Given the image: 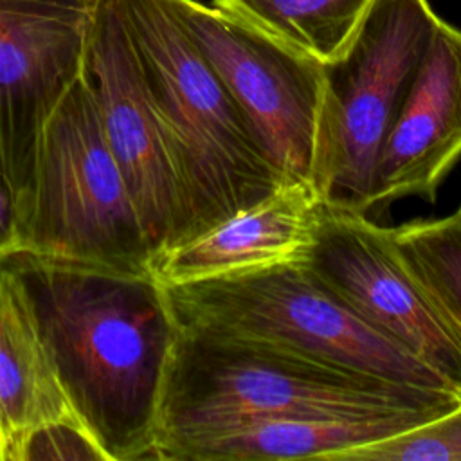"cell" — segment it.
<instances>
[{
	"label": "cell",
	"mask_w": 461,
	"mask_h": 461,
	"mask_svg": "<svg viewBox=\"0 0 461 461\" xmlns=\"http://www.w3.org/2000/svg\"><path fill=\"white\" fill-rule=\"evenodd\" d=\"M20 281L61 389L106 461L153 457L175 319L151 270L50 258H0Z\"/></svg>",
	"instance_id": "1"
},
{
	"label": "cell",
	"mask_w": 461,
	"mask_h": 461,
	"mask_svg": "<svg viewBox=\"0 0 461 461\" xmlns=\"http://www.w3.org/2000/svg\"><path fill=\"white\" fill-rule=\"evenodd\" d=\"M457 403L461 400L450 393L398 385L265 340L175 319L151 459L171 461L175 450L193 439L252 421L391 414Z\"/></svg>",
	"instance_id": "2"
},
{
	"label": "cell",
	"mask_w": 461,
	"mask_h": 461,
	"mask_svg": "<svg viewBox=\"0 0 461 461\" xmlns=\"http://www.w3.org/2000/svg\"><path fill=\"white\" fill-rule=\"evenodd\" d=\"M121 5L176 166L189 241L286 180L171 0H121Z\"/></svg>",
	"instance_id": "3"
},
{
	"label": "cell",
	"mask_w": 461,
	"mask_h": 461,
	"mask_svg": "<svg viewBox=\"0 0 461 461\" xmlns=\"http://www.w3.org/2000/svg\"><path fill=\"white\" fill-rule=\"evenodd\" d=\"M164 292L180 322L265 340L398 385L456 394L423 362L322 288L299 259L164 285Z\"/></svg>",
	"instance_id": "4"
},
{
	"label": "cell",
	"mask_w": 461,
	"mask_h": 461,
	"mask_svg": "<svg viewBox=\"0 0 461 461\" xmlns=\"http://www.w3.org/2000/svg\"><path fill=\"white\" fill-rule=\"evenodd\" d=\"M18 249L151 270L153 254L144 227L106 144L83 74L41 131L31 187L20 211Z\"/></svg>",
	"instance_id": "5"
},
{
	"label": "cell",
	"mask_w": 461,
	"mask_h": 461,
	"mask_svg": "<svg viewBox=\"0 0 461 461\" xmlns=\"http://www.w3.org/2000/svg\"><path fill=\"white\" fill-rule=\"evenodd\" d=\"M439 20L429 0H375L346 54L324 65L313 176L324 203L369 214L382 144Z\"/></svg>",
	"instance_id": "6"
},
{
	"label": "cell",
	"mask_w": 461,
	"mask_h": 461,
	"mask_svg": "<svg viewBox=\"0 0 461 461\" xmlns=\"http://www.w3.org/2000/svg\"><path fill=\"white\" fill-rule=\"evenodd\" d=\"M306 272L461 398V331L403 263L391 229L321 202Z\"/></svg>",
	"instance_id": "7"
},
{
	"label": "cell",
	"mask_w": 461,
	"mask_h": 461,
	"mask_svg": "<svg viewBox=\"0 0 461 461\" xmlns=\"http://www.w3.org/2000/svg\"><path fill=\"white\" fill-rule=\"evenodd\" d=\"M171 4L285 180L313 185L324 65L216 5Z\"/></svg>",
	"instance_id": "8"
},
{
	"label": "cell",
	"mask_w": 461,
	"mask_h": 461,
	"mask_svg": "<svg viewBox=\"0 0 461 461\" xmlns=\"http://www.w3.org/2000/svg\"><path fill=\"white\" fill-rule=\"evenodd\" d=\"M83 76L155 261L185 241L187 212L171 148L149 97L121 0H97Z\"/></svg>",
	"instance_id": "9"
},
{
	"label": "cell",
	"mask_w": 461,
	"mask_h": 461,
	"mask_svg": "<svg viewBox=\"0 0 461 461\" xmlns=\"http://www.w3.org/2000/svg\"><path fill=\"white\" fill-rule=\"evenodd\" d=\"M97 0H0V167L20 211L41 131L81 77Z\"/></svg>",
	"instance_id": "10"
},
{
	"label": "cell",
	"mask_w": 461,
	"mask_h": 461,
	"mask_svg": "<svg viewBox=\"0 0 461 461\" xmlns=\"http://www.w3.org/2000/svg\"><path fill=\"white\" fill-rule=\"evenodd\" d=\"M461 158V29L439 20L376 164L367 218H382L394 200L436 202Z\"/></svg>",
	"instance_id": "11"
},
{
	"label": "cell",
	"mask_w": 461,
	"mask_h": 461,
	"mask_svg": "<svg viewBox=\"0 0 461 461\" xmlns=\"http://www.w3.org/2000/svg\"><path fill=\"white\" fill-rule=\"evenodd\" d=\"M321 198L313 185L286 182L249 209L164 252L153 274L164 285L221 277L303 258Z\"/></svg>",
	"instance_id": "12"
},
{
	"label": "cell",
	"mask_w": 461,
	"mask_h": 461,
	"mask_svg": "<svg viewBox=\"0 0 461 461\" xmlns=\"http://www.w3.org/2000/svg\"><path fill=\"white\" fill-rule=\"evenodd\" d=\"M56 421L79 423L27 295L0 259V461H22L29 438Z\"/></svg>",
	"instance_id": "13"
},
{
	"label": "cell",
	"mask_w": 461,
	"mask_h": 461,
	"mask_svg": "<svg viewBox=\"0 0 461 461\" xmlns=\"http://www.w3.org/2000/svg\"><path fill=\"white\" fill-rule=\"evenodd\" d=\"M456 405L391 414L279 418L230 427L175 450L171 461H292L326 459L432 420Z\"/></svg>",
	"instance_id": "14"
},
{
	"label": "cell",
	"mask_w": 461,
	"mask_h": 461,
	"mask_svg": "<svg viewBox=\"0 0 461 461\" xmlns=\"http://www.w3.org/2000/svg\"><path fill=\"white\" fill-rule=\"evenodd\" d=\"M285 47L330 65L358 34L375 0H212Z\"/></svg>",
	"instance_id": "15"
},
{
	"label": "cell",
	"mask_w": 461,
	"mask_h": 461,
	"mask_svg": "<svg viewBox=\"0 0 461 461\" xmlns=\"http://www.w3.org/2000/svg\"><path fill=\"white\" fill-rule=\"evenodd\" d=\"M391 234L411 274L461 331V214L407 221Z\"/></svg>",
	"instance_id": "16"
},
{
	"label": "cell",
	"mask_w": 461,
	"mask_h": 461,
	"mask_svg": "<svg viewBox=\"0 0 461 461\" xmlns=\"http://www.w3.org/2000/svg\"><path fill=\"white\" fill-rule=\"evenodd\" d=\"M331 461H461V403L400 434L344 450Z\"/></svg>",
	"instance_id": "17"
},
{
	"label": "cell",
	"mask_w": 461,
	"mask_h": 461,
	"mask_svg": "<svg viewBox=\"0 0 461 461\" xmlns=\"http://www.w3.org/2000/svg\"><path fill=\"white\" fill-rule=\"evenodd\" d=\"M101 459L106 461L86 429L77 421H56L38 429L25 443L22 461Z\"/></svg>",
	"instance_id": "18"
},
{
	"label": "cell",
	"mask_w": 461,
	"mask_h": 461,
	"mask_svg": "<svg viewBox=\"0 0 461 461\" xmlns=\"http://www.w3.org/2000/svg\"><path fill=\"white\" fill-rule=\"evenodd\" d=\"M20 243V218L14 193L0 167V258L16 250Z\"/></svg>",
	"instance_id": "19"
},
{
	"label": "cell",
	"mask_w": 461,
	"mask_h": 461,
	"mask_svg": "<svg viewBox=\"0 0 461 461\" xmlns=\"http://www.w3.org/2000/svg\"><path fill=\"white\" fill-rule=\"evenodd\" d=\"M457 212H459V214H461V205H459V209H457Z\"/></svg>",
	"instance_id": "20"
}]
</instances>
